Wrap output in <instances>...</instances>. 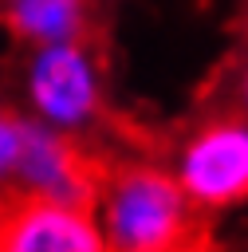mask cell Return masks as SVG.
Listing matches in <instances>:
<instances>
[{"instance_id":"1","label":"cell","mask_w":248,"mask_h":252,"mask_svg":"<svg viewBox=\"0 0 248 252\" xmlns=\"http://www.w3.org/2000/svg\"><path fill=\"white\" fill-rule=\"evenodd\" d=\"M91 217L106 252H193L213 240L173 173L138 158L106 161Z\"/></svg>"},{"instance_id":"2","label":"cell","mask_w":248,"mask_h":252,"mask_svg":"<svg viewBox=\"0 0 248 252\" xmlns=\"http://www.w3.org/2000/svg\"><path fill=\"white\" fill-rule=\"evenodd\" d=\"M24 94L31 122L79 138L102 114V63L91 43L39 47L24 67Z\"/></svg>"},{"instance_id":"3","label":"cell","mask_w":248,"mask_h":252,"mask_svg":"<svg viewBox=\"0 0 248 252\" xmlns=\"http://www.w3.org/2000/svg\"><path fill=\"white\" fill-rule=\"evenodd\" d=\"M173 181L197 213L248 201V118H209L177 150Z\"/></svg>"},{"instance_id":"4","label":"cell","mask_w":248,"mask_h":252,"mask_svg":"<svg viewBox=\"0 0 248 252\" xmlns=\"http://www.w3.org/2000/svg\"><path fill=\"white\" fill-rule=\"evenodd\" d=\"M102 169H106V158L91 154L79 138H67L59 130H47L24 118V146H20V165L12 181L16 193H28L51 205L91 209Z\"/></svg>"},{"instance_id":"5","label":"cell","mask_w":248,"mask_h":252,"mask_svg":"<svg viewBox=\"0 0 248 252\" xmlns=\"http://www.w3.org/2000/svg\"><path fill=\"white\" fill-rule=\"evenodd\" d=\"M0 252H106L91 209L0 193Z\"/></svg>"},{"instance_id":"6","label":"cell","mask_w":248,"mask_h":252,"mask_svg":"<svg viewBox=\"0 0 248 252\" xmlns=\"http://www.w3.org/2000/svg\"><path fill=\"white\" fill-rule=\"evenodd\" d=\"M0 24L28 51L91 43V0H0Z\"/></svg>"},{"instance_id":"7","label":"cell","mask_w":248,"mask_h":252,"mask_svg":"<svg viewBox=\"0 0 248 252\" xmlns=\"http://www.w3.org/2000/svg\"><path fill=\"white\" fill-rule=\"evenodd\" d=\"M20 146H24V118L12 110H0V193H8L16 181Z\"/></svg>"},{"instance_id":"8","label":"cell","mask_w":248,"mask_h":252,"mask_svg":"<svg viewBox=\"0 0 248 252\" xmlns=\"http://www.w3.org/2000/svg\"><path fill=\"white\" fill-rule=\"evenodd\" d=\"M240 102H244V110H248V67H244V75H240Z\"/></svg>"},{"instance_id":"9","label":"cell","mask_w":248,"mask_h":252,"mask_svg":"<svg viewBox=\"0 0 248 252\" xmlns=\"http://www.w3.org/2000/svg\"><path fill=\"white\" fill-rule=\"evenodd\" d=\"M193 252H217V244L209 240V244H201V248H193Z\"/></svg>"}]
</instances>
